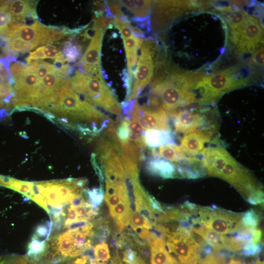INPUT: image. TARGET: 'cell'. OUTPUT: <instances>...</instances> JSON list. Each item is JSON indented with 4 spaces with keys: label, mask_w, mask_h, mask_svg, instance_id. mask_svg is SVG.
<instances>
[{
    "label": "cell",
    "mask_w": 264,
    "mask_h": 264,
    "mask_svg": "<svg viewBox=\"0 0 264 264\" xmlns=\"http://www.w3.org/2000/svg\"><path fill=\"white\" fill-rule=\"evenodd\" d=\"M4 99V98L0 94V112L2 110H5L4 108L5 107Z\"/></svg>",
    "instance_id": "c3c4849f"
},
{
    "label": "cell",
    "mask_w": 264,
    "mask_h": 264,
    "mask_svg": "<svg viewBox=\"0 0 264 264\" xmlns=\"http://www.w3.org/2000/svg\"><path fill=\"white\" fill-rule=\"evenodd\" d=\"M151 250V264H179L167 251L165 241L151 232L148 240Z\"/></svg>",
    "instance_id": "e0dca14e"
},
{
    "label": "cell",
    "mask_w": 264,
    "mask_h": 264,
    "mask_svg": "<svg viewBox=\"0 0 264 264\" xmlns=\"http://www.w3.org/2000/svg\"><path fill=\"white\" fill-rule=\"evenodd\" d=\"M29 67L41 80L50 72H56L57 69L54 65L40 60L28 62Z\"/></svg>",
    "instance_id": "7402d4cb"
},
{
    "label": "cell",
    "mask_w": 264,
    "mask_h": 264,
    "mask_svg": "<svg viewBox=\"0 0 264 264\" xmlns=\"http://www.w3.org/2000/svg\"><path fill=\"white\" fill-rule=\"evenodd\" d=\"M130 120L138 122L144 131L170 130L168 118L163 108L152 109L145 104L140 106L137 100L133 104Z\"/></svg>",
    "instance_id": "30bf717a"
},
{
    "label": "cell",
    "mask_w": 264,
    "mask_h": 264,
    "mask_svg": "<svg viewBox=\"0 0 264 264\" xmlns=\"http://www.w3.org/2000/svg\"><path fill=\"white\" fill-rule=\"evenodd\" d=\"M262 247L260 248L257 252V259L256 261V264H264L263 262V250H262Z\"/></svg>",
    "instance_id": "7dc6e473"
},
{
    "label": "cell",
    "mask_w": 264,
    "mask_h": 264,
    "mask_svg": "<svg viewBox=\"0 0 264 264\" xmlns=\"http://www.w3.org/2000/svg\"><path fill=\"white\" fill-rule=\"evenodd\" d=\"M118 2L120 4L125 7L136 17L137 14V8L134 0H119Z\"/></svg>",
    "instance_id": "7bdbcfd3"
},
{
    "label": "cell",
    "mask_w": 264,
    "mask_h": 264,
    "mask_svg": "<svg viewBox=\"0 0 264 264\" xmlns=\"http://www.w3.org/2000/svg\"><path fill=\"white\" fill-rule=\"evenodd\" d=\"M94 258L89 260L90 264H106L110 258L108 244L102 242L97 244L93 248Z\"/></svg>",
    "instance_id": "cb8c5ba5"
},
{
    "label": "cell",
    "mask_w": 264,
    "mask_h": 264,
    "mask_svg": "<svg viewBox=\"0 0 264 264\" xmlns=\"http://www.w3.org/2000/svg\"><path fill=\"white\" fill-rule=\"evenodd\" d=\"M206 255L204 258L200 259L199 264H226L223 255L212 252Z\"/></svg>",
    "instance_id": "d6a6232c"
},
{
    "label": "cell",
    "mask_w": 264,
    "mask_h": 264,
    "mask_svg": "<svg viewBox=\"0 0 264 264\" xmlns=\"http://www.w3.org/2000/svg\"><path fill=\"white\" fill-rule=\"evenodd\" d=\"M243 213H236L216 206L199 207L194 224H202L222 235H230L241 227Z\"/></svg>",
    "instance_id": "52a82bcc"
},
{
    "label": "cell",
    "mask_w": 264,
    "mask_h": 264,
    "mask_svg": "<svg viewBox=\"0 0 264 264\" xmlns=\"http://www.w3.org/2000/svg\"><path fill=\"white\" fill-rule=\"evenodd\" d=\"M52 227L51 220L39 224L36 228L32 238L40 241L45 242L49 237L52 230Z\"/></svg>",
    "instance_id": "f546056e"
},
{
    "label": "cell",
    "mask_w": 264,
    "mask_h": 264,
    "mask_svg": "<svg viewBox=\"0 0 264 264\" xmlns=\"http://www.w3.org/2000/svg\"><path fill=\"white\" fill-rule=\"evenodd\" d=\"M211 132L200 130L184 135L178 146L182 153L187 157H195L200 154L206 143L211 140Z\"/></svg>",
    "instance_id": "9a60e30c"
},
{
    "label": "cell",
    "mask_w": 264,
    "mask_h": 264,
    "mask_svg": "<svg viewBox=\"0 0 264 264\" xmlns=\"http://www.w3.org/2000/svg\"><path fill=\"white\" fill-rule=\"evenodd\" d=\"M88 259V257L84 255L79 258H76L72 263L69 264H86Z\"/></svg>",
    "instance_id": "f6af8a7d"
},
{
    "label": "cell",
    "mask_w": 264,
    "mask_h": 264,
    "mask_svg": "<svg viewBox=\"0 0 264 264\" xmlns=\"http://www.w3.org/2000/svg\"><path fill=\"white\" fill-rule=\"evenodd\" d=\"M252 60L255 64L261 66L264 65V47H261L255 52Z\"/></svg>",
    "instance_id": "b9f144b4"
},
{
    "label": "cell",
    "mask_w": 264,
    "mask_h": 264,
    "mask_svg": "<svg viewBox=\"0 0 264 264\" xmlns=\"http://www.w3.org/2000/svg\"><path fill=\"white\" fill-rule=\"evenodd\" d=\"M70 86L84 100L121 117V107L102 75L91 76L79 70L68 78Z\"/></svg>",
    "instance_id": "6da1fadb"
},
{
    "label": "cell",
    "mask_w": 264,
    "mask_h": 264,
    "mask_svg": "<svg viewBox=\"0 0 264 264\" xmlns=\"http://www.w3.org/2000/svg\"><path fill=\"white\" fill-rule=\"evenodd\" d=\"M113 21V25L120 30L123 38H128L133 36L129 28L123 20L114 17Z\"/></svg>",
    "instance_id": "e575fe53"
},
{
    "label": "cell",
    "mask_w": 264,
    "mask_h": 264,
    "mask_svg": "<svg viewBox=\"0 0 264 264\" xmlns=\"http://www.w3.org/2000/svg\"><path fill=\"white\" fill-rule=\"evenodd\" d=\"M112 17L101 16L97 18L94 22L93 28L100 29L105 32V30L109 25L113 23Z\"/></svg>",
    "instance_id": "d590c367"
},
{
    "label": "cell",
    "mask_w": 264,
    "mask_h": 264,
    "mask_svg": "<svg viewBox=\"0 0 264 264\" xmlns=\"http://www.w3.org/2000/svg\"><path fill=\"white\" fill-rule=\"evenodd\" d=\"M163 239L179 264H199L201 249L207 244L199 236L181 227L168 230Z\"/></svg>",
    "instance_id": "3957f363"
},
{
    "label": "cell",
    "mask_w": 264,
    "mask_h": 264,
    "mask_svg": "<svg viewBox=\"0 0 264 264\" xmlns=\"http://www.w3.org/2000/svg\"><path fill=\"white\" fill-rule=\"evenodd\" d=\"M88 202L95 210H98L99 205L104 199L105 192L103 186L99 188H93L88 189L87 192Z\"/></svg>",
    "instance_id": "4316f807"
},
{
    "label": "cell",
    "mask_w": 264,
    "mask_h": 264,
    "mask_svg": "<svg viewBox=\"0 0 264 264\" xmlns=\"http://www.w3.org/2000/svg\"><path fill=\"white\" fill-rule=\"evenodd\" d=\"M0 264H28V262L23 256L11 255L0 256Z\"/></svg>",
    "instance_id": "836d02e7"
},
{
    "label": "cell",
    "mask_w": 264,
    "mask_h": 264,
    "mask_svg": "<svg viewBox=\"0 0 264 264\" xmlns=\"http://www.w3.org/2000/svg\"><path fill=\"white\" fill-rule=\"evenodd\" d=\"M172 117L175 132L183 134L203 130L202 128L206 125L205 117L195 111L185 110L170 114Z\"/></svg>",
    "instance_id": "4fadbf2b"
},
{
    "label": "cell",
    "mask_w": 264,
    "mask_h": 264,
    "mask_svg": "<svg viewBox=\"0 0 264 264\" xmlns=\"http://www.w3.org/2000/svg\"><path fill=\"white\" fill-rule=\"evenodd\" d=\"M45 58L43 50V45H42L37 48L34 51L31 52L29 56L26 58V61L28 63L31 61L39 60Z\"/></svg>",
    "instance_id": "ab89813d"
},
{
    "label": "cell",
    "mask_w": 264,
    "mask_h": 264,
    "mask_svg": "<svg viewBox=\"0 0 264 264\" xmlns=\"http://www.w3.org/2000/svg\"><path fill=\"white\" fill-rule=\"evenodd\" d=\"M147 146L157 148L166 144H176L175 133L168 130H152L144 131Z\"/></svg>",
    "instance_id": "d6986e66"
},
{
    "label": "cell",
    "mask_w": 264,
    "mask_h": 264,
    "mask_svg": "<svg viewBox=\"0 0 264 264\" xmlns=\"http://www.w3.org/2000/svg\"><path fill=\"white\" fill-rule=\"evenodd\" d=\"M156 48L155 42L151 39H147L142 45L136 68L133 73L135 79L132 82L130 94L125 101L135 100L150 83L154 68L153 57Z\"/></svg>",
    "instance_id": "ba28073f"
},
{
    "label": "cell",
    "mask_w": 264,
    "mask_h": 264,
    "mask_svg": "<svg viewBox=\"0 0 264 264\" xmlns=\"http://www.w3.org/2000/svg\"><path fill=\"white\" fill-rule=\"evenodd\" d=\"M51 26L42 24L36 20L30 25L22 24L10 26L4 37L9 40L16 39L31 44L34 48L51 42Z\"/></svg>",
    "instance_id": "9c48e42d"
},
{
    "label": "cell",
    "mask_w": 264,
    "mask_h": 264,
    "mask_svg": "<svg viewBox=\"0 0 264 264\" xmlns=\"http://www.w3.org/2000/svg\"><path fill=\"white\" fill-rule=\"evenodd\" d=\"M106 3L109 10L112 16L120 19L125 16L121 10L120 4L118 2L109 1L106 2Z\"/></svg>",
    "instance_id": "74e56055"
},
{
    "label": "cell",
    "mask_w": 264,
    "mask_h": 264,
    "mask_svg": "<svg viewBox=\"0 0 264 264\" xmlns=\"http://www.w3.org/2000/svg\"><path fill=\"white\" fill-rule=\"evenodd\" d=\"M262 28L257 19L248 15L236 44L239 53L252 52L263 41Z\"/></svg>",
    "instance_id": "7c38bea8"
},
{
    "label": "cell",
    "mask_w": 264,
    "mask_h": 264,
    "mask_svg": "<svg viewBox=\"0 0 264 264\" xmlns=\"http://www.w3.org/2000/svg\"><path fill=\"white\" fill-rule=\"evenodd\" d=\"M45 242L32 238L27 246V255L34 260H38L45 253L46 250Z\"/></svg>",
    "instance_id": "d4e9b609"
},
{
    "label": "cell",
    "mask_w": 264,
    "mask_h": 264,
    "mask_svg": "<svg viewBox=\"0 0 264 264\" xmlns=\"http://www.w3.org/2000/svg\"><path fill=\"white\" fill-rule=\"evenodd\" d=\"M236 68H230L209 74L199 80L194 87L200 96L198 101H215L224 93L247 84V80L238 76Z\"/></svg>",
    "instance_id": "5b68a950"
},
{
    "label": "cell",
    "mask_w": 264,
    "mask_h": 264,
    "mask_svg": "<svg viewBox=\"0 0 264 264\" xmlns=\"http://www.w3.org/2000/svg\"><path fill=\"white\" fill-rule=\"evenodd\" d=\"M104 32L95 29L89 44L78 64L80 71L91 76L102 75L101 70V48Z\"/></svg>",
    "instance_id": "8fae6325"
},
{
    "label": "cell",
    "mask_w": 264,
    "mask_h": 264,
    "mask_svg": "<svg viewBox=\"0 0 264 264\" xmlns=\"http://www.w3.org/2000/svg\"><path fill=\"white\" fill-rule=\"evenodd\" d=\"M260 221L259 215L252 209L243 213L241 220V223L244 227L252 229L259 228Z\"/></svg>",
    "instance_id": "83f0119b"
},
{
    "label": "cell",
    "mask_w": 264,
    "mask_h": 264,
    "mask_svg": "<svg viewBox=\"0 0 264 264\" xmlns=\"http://www.w3.org/2000/svg\"><path fill=\"white\" fill-rule=\"evenodd\" d=\"M82 49V47L79 44L68 41L64 43L61 52L66 61L72 63L81 56Z\"/></svg>",
    "instance_id": "603a6c76"
},
{
    "label": "cell",
    "mask_w": 264,
    "mask_h": 264,
    "mask_svg": "<svg viewBox=\"0 0 264 264\" xmlns=\"http://www.w3.org/2000/svg\"><path fill=\"white\" fill-rule=\"evenodd\" d=\"M126 54L137 50L141 46L143 39L132 36L128 38H123Z\"/></svg>",
    "instance_id": "1f68e13d"
},
{
    "label": "cell",
    "mask_w": 264,
    "mask_h": 264,
    "mask_svg": "<svg viewBox=\"0 0 264 264\" xmlns=\"http://www.w3.org/2000/svg\"><path fill=\"white\" fill-rule=\"evenodd\" d=\"M28 68V66L25 64L15 61V62H11L9 63L8 69L15 82V80L23 74Z\"/></svg>",
    "instance_id": "4dcf8cb0"
},
{
    "label": "cell",
    "mask_w": 264,
    "mask_h": 264,
    "mask_svg": "<svg viewBox=\"0 0 264 264\" xmlns=\"http://www.w3.org/2000/svg\"><path fill=\"white\" fill-rule=\"evenodd\" d=\"M39 194L45 199L48 209L64 207L81 195L86 181L84 179H66L36 182Z\"/></svg>",
    "instance_id": "8992f818"
},
{
    "label": "cell",
    "mask_w": 264,
    "mask_h": 264,
    "mask_svg": "<svg viewBox=\"0 0 264 264\" xmlns=\"http://www.w3.org/2000/svg\"><path fill=\"white\" fill-rule=\"evenodd\" d=\"M152 157H162L171 162H180L187 157L176 144H166L159 147L158 150L151 148Z\"/></svg>",
    "instance_id": "ffe728a7"
},
{
    "label": "cell",
    "mask_w": 264,
    "mask_h": 264,
    "mask_svg": "<svg viewBox=\"0 0 264 264\" xmlns=\"http://www.w3.org/2000/svg\"><path fill=\"white\" fill-rule=\"evenodd\" d=\"M131 226L146 229H152L153 228V225L149 220L138 211L131 214Z\"/></svg>",
    "instance_id": "f1b7e54d"
},
{
    "label": "cell",
    "mask_w": 264,
    "mask_h": 264,
    "mask_svg": "<svg viewBox=\"0 0 264 264\" xmlns=\"http://www.w3.org/2000/svg\"><path fill=\"white\" fill-rule=\"evenodd\" d=\"M226 264H247L242 259L240 258L231 257L228 262Z\"/></svg>",
    "instance_id": "bcb514c9"
},
{
    "label": "cell",
    "mask_w": 264,
    "mask_h": 264,
    "mask_svg": "<svg viewBox=\"0 0 264 264\" xmlns=\"http://www.w3.org/2000/svg\"><path fill=\"white\" fill-rule=\"evenodd\" d=\"M43 50L46 58L52 59L57 57L59 52L55 45L50 44L43 45Z\"/></svg>",
    "instance_id": "60d3db41"
},
{
    "label": "cell",
    "mask_w": 264,
    "mask_h": 264,
    "mask_svg": "<svg viewBox=\"0 0 264 264\" xmlns=\"http://www.w3.org/2000/svg\"><path fill=\"white\" fill-rule=\"evenodd\" d=\"M248 16L246 12L239 9L231 10L228 15V23L231 29L232 38L235 44Z\"/></svg>",
    "instance_id": "44dd1931"
},
{
    "label": "cell",
    "mask_w": 264,
    "mask_h": 264,
    "mask_svg": "<svg viewBox=\"0 0 264 264\" xmlns=\"http://www.w3.org/2000/svg\"><path fill=\"white\" fill-rule=\"evenodd\" d=\"M137 8V14L136 17L145 18L148 16L151 1L134 0Z\"/></svg>",
    "instance_id": "8d00e7d4"
},
{
    "label": "cell",
    "mask_w": 264,
    "mask_h": 264,
    "mask_svg": "<svg viewBox=\"0 0 264 264\" xmlns=\"http://www.w3.org/2000/svg\"><path fill=\"white\" fill-rule=\"evenodd\" d=\"M152 87L150 93L158 98L164 110L170 114L176 109L194 102L196 94L191 88L186 76L176 71Z\"/></svg>",
    "instance_id": "7a4b0ae2"
},
{
    "label": "cell",
    "mask_w": 264,
    "mask_h": 264,
    "mask_svg": "<svg viewBox=\"0 0 264 264\" xmlns=\"http://www.w3.org/2000/svg\"><path fill=\"white\" fill-rule=\"evenodd\" d=\"M148 172L163 178H172L177 177L176 165L164 159L152 157L146 163Z\"/></svg>",
    "instance_id": "ac0fdd59"
},
{
    "label": "cell",
    "mask_w": 264,
    "mask_h": 264,
    "mask_svg": "<svg viewBox=\"0 0 264 264\" xmlns=\"http://www.w3.org/2000/svg\"><path fill=\"white\" fill-rule=\"evenodd\" d=\"M219 177L234 187L249 203L257 205L264 202L262 186L251 173L232 156Z\"/></svg>",
    "instance_id": "277c9868"
},
{
    "label": "cell",
    "mask_w": 264,
    "mask_h": 264,
    "mask_svg": "<svg viewBox=\"0 0 264 264\" xmlns=\"http://www.w3.org/2000/svg\"><path fill=\"white\" fill-rule=\"evenodd\" d=\"M200 154L207 174L218 177L232 157L224 148L219 146L204 148Z\"/></svg>",
    "instance_id": "5bb4252c"
},
{
    "label": "cell",
    "mask_w": 264,
    "mask_h": 264,
    "mask_svg": "<svg viewBox=\"0 0 264 264\" xmlns=\"http://www.w3.org/2000/svg\"><path fill=\"white\" fill-rule=\"evenodd\" d=\"M10 51L8 41L4 36L0 37V60H6Z\"/></svg>",
    "instance_id": "f35d334b"
},
{
    "label": "cell",
    "mask_w": 264,
    "mask_h": 264,
    "mask_svg": "<svg viewBox=\"0 0 264 264\" xmlns=\"http://www.w3.org/2000/svg\"><path fill=\"white\" fill-rule=\"evenodd\" d=\"M34 1L15 0L9 2L11 21L25 24L27 20L35 21L37 19Z\"/></svg>",
    "instance_id": "2e32d148"
},
{
    "label": "cell",
    "mask_w": 264,
    "mask_h": 264,
    "mask_svg": "<svg viewBox=\"0 0 264 264\" xmlns=\"http://www.w3.org/2000/svg\"><path fill=\"white\" fill-rule=\"evenodd\" d=\"M121 264H145L143 260L139 256H137L136 258L131 261H122Z\"/></svg>",
    "instance_id": "ee69618b"
},
{
    "label": "cell",
    "mask_w": 264,
    "mask_h": 264,
    "mask_svg": "<svg viewBox=\"0 0 264 264\" xmlns=\"http://www.w3.org/2000/svg\"><path fill=\"white\" fill-rule=\"evenodd\" d=\"M32 186L33 182L21 181L12 178L8 188L15 190L32 199L34 196Z\"/></svg>",
    "instance_id": "484cf974"
}]
</instances>
